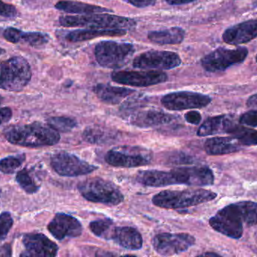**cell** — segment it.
<instances>
[{
  "label": "cell",
  "mask_w": 257,
  "mask_h": 257,
  "mask_svg": "<svg viewBox=\"0 0 257 257\" xmlns=\"http://www.w3.org/2000/svg\"><path fill=\"white\" fill-rule=\"evenodd\" d=\"M48 230L59 241L66 238H76L81 235L83 226L81 222L69 214L59 213L48 225Z\"/></svg>",
  "instance_id": "17"
},
{
  "label": "cell",
  "mask_w": 257,
  "mask_h": 257,
  "mask_svg": "<svg viewBox=\"0 0 257 257\" xmlns=\"http://www.w3.org/2000/svg\"><path fill=\"white\" fill-rule=\"evenodd\" d=\"M243 221L236 203L220 210L209 220L211 227L229 238L238 239L243 235Z\"/></svg>",
  "instance_id": "10"
},
{
  "label": "cell",
  "mask_w": 257,
  "mask_h": 257,
  "mask_svg": "<svg viewBox=\"0 0 257 257\" xmlns=\"http://www.w3.org/2000/svg\"><path fill=\"white\" fill-rule=\"evenodd\" d=\"M184 119L192 125H199L202 120V116L197 111H190L184 115Z\"/></svg>",
  "instance_id": "39"
},
{
  "label": "cell",
  "mask_w": 257,
  "mask_h": 257,
  "mask_svg": "<svg viewBox=\"0 0 257 257\" xmlns=\"http://www.w3.org/2000/svg\"><path fill=\"white\" fill-rule=\"evenodd\" d=\"M55 8L62 12L70 14H79V15H90L94 13H103L111 12V10L102 6L96 5L88 4L81 2L63 0L58 2L55 5Z\"/></svg>",
  "instance_id": "26"
},
{
  "label": "cell",
  "mask_w": 257,
  "mask_h": 257,
  "mask_svg": "<svg viewBox=\"0 0 257 257\" xmlns=\"http://www.w3.org/2000/svg\"><path fill=\"white\" fill-rule=\"evenodd\" d=\"M185 37V31L181 27H174L163 30H154L148 33L151 42L159 45H177L181 44Z\"/></svg>",
  "instance_id": "25"
},
{
  "label": "cell",
  "mask_w": 257,
  "mask_h": 257,
  "mask_svg": "<svg viewBox=\"0 0 257 257\" xmlns=\"http://www.w3.org/2000/svg\"><path fill=\"white\" fill-rule=\"evenodd\" d=\"M123 118L132 125L139 128H150L169 124L175 120V116L157 109H126Z\"/></svg>",
  "instance_id": "16"
},
{
  "label": "cell",
  "mask_w": 257,
  "mask_h": 257,
  "mask_svg": "<svg viewBox=\"0 0 257 257\" xmlns=\"http://www.w3.org/2000/svg\"><path fill=\"white\" fill-rule=\"evenodd\" d=\"M83 139L86 142L93 144H105L110 143L117 139L115 131L100 126H90L84 129Z\"/></svg>",
  "instance_id": "27"
},
{
  "label": "cell",
  "mask_w": 257,
  "mask_h": 257,
  "mask_svg": "<svg viewBox=\"0 0 257 257\" xmlns=\"http://www.w3.org/2000/svg\"><path fill=\"white\" fill-rule=\"evenodd\" d=\"M3 97L1 96V95H0V104H2V102H3Z\"/></svg>",
  "instance_id": "47"
},
{
  "label": "cell",
  "mask_w": 257,
  "mask_h": 257,
  "mask_svg": "<svg viewBox=\"0 0 257 257\" xmlns=\"http://www.w3.org/2000/svg\"><path fill=\"white\" fill-rule=\"evenodd\" d=\"M196 239L187 233H160L153 238L154 250L161 256H169L187 251Z\"/></svg>",
  "instance_id": "12"
},
{
  "label": "cell",
  "mask_w": 257,
  "mask_h": 257,
  "mask_svg": "<svg viewBox=\"0 0 257 257\" xmlns=\"http://www.w3.org/2000/svg\"><path fill=\"white\" fill-rule=\"evenodd\" d=\"M48 125L58 132H69L76 128L77 121L73 118L57 116L48 119Z\"/></svg>",
  "instance_id": "32"
},
{
  "label": "cell",
  "mask_w": 257,
  "mask_h": 257,
  "mask_svg": "<svg viewBox=\"0 0 257 257\" xmlns=\"http://www.w3.org/2000/svg\"><path fill=\"white\" fill-rule=\"evenodd\" d=\"M5 137L12 144L32 148L54 146L60 140L58 131L40 122L12 127Z\"/></svg>",
  "instance_id": "2"
},
{
  "label": "cell",
  "mask_w": 257,
  "mask_h": 257,
  "mask_svg": "<svg viewBox=\"0 0 257 257\" xmlns=\"http://www.w3.org/2000/svg\"><path fill=\"white\" fill-rule=\"evenodd\" d=\"M32 70L28 61L15 56L0 63V89L21 92L30 83Z\"/></svg>",
  "instance_id": "6"
},
{
  "label": "cell",
  "mask_w": 257,
  "mask_h": 257,
  "mask_svg": "<svg viewBox=\"0 0 257 257\" xmlns=\"http://www.w3.org/2000/svg\"><path fill=\"white\" fill-rule=\"evenodd\" d=\"M136 181L141 185L150 187H164L182 185L205 187L214 184L212 170L208 167H181L173 170H148L139 172Z\"/></svg>",
  "instance_id": "1"
},
{
  "label": "cell",
  "mask_w": 257,
  "mask_h": 257,
  "mask_svg": "<svg viewBox=\"0 0 257 257\" xmlns=\"http://www.w3.org/2000/svg\"><path fill=\"white\" fill-rule=\"evenodd\" d=\"M16 181L20 187L28 194H34L40 189V185L33 179V177L30 175V170H27V168L23 169L18 172Z\"/></svg>",
  "instance_id": "30"
},
{
  "label": "cell",
  "mask_w": 257,
  "mask_h": 257,
  "mask_svg": "<svg viewBox=\"0 0 257 257\" xmlns=\"http://www.w3.org/2000/svg\"><path fill=\"white\" fill-rule=\"evenodd\" d=\"M235 125L233 119L229 115L214 116L206 119L199 127L196 134L199 137H206L222 133H228Z\"/></svg>",
  "instance_id": "21"
},
{
  "label": "cell",
  "mask_w": 257,
  "mask_h": 257,
  "mask_svg": "<svg viewBox=\"0 0 257 257\" xmlns=\"http://www.w3.org/2000/svg\"><path fill=\"white\" fill-rule=\"evenodd\" d=\"M93 92L103 102L115 105L120 104L124 98L134 93L135 91L126 88L99 84L93 88Z\"/></svg>",
  "instance_id": "24"
},
{
  "label": "cell",
  "mask_w": 257,
  "mask_h": 257,
  "mask_svg": "<svg viewBox=\"0 0 257 257\" xmlns=\"http://www.w3.org/2000/svg\"><path fill=\"white\" fill-rule=\"evenodd\" d=\"M248 55L244 47L230 48H219L207 54L201 60L202 67L210 72H223L230 66L244 62Z\"/></svg>",
  "instance_id": "9"
},
{
  "label": "cell",
  "mask_w": 257,
  "mask_h": 257,
  "mask_svg": "<svg viewBox=\"0 0 257 257\" xmlns=\"http://www.w3.org/2000/svg\"><path fill=\"white\" fill-rule=\"evenodd\" d=\"M51 165L56 173L67 178L90 175L99 168L98 166L90 164L76 155L66 152L54 154L51 158Z\"/></svg>",
  "instance_id": "11"
},
{
  "label": "cell",
  "mask_w": 257,
  "mask_h": 257,
  "mask_svg": "<svg viewBox=\"0 0 257 257\" xmlns=\"http://www.w3.org/2000/svg\"><path fill=\"white\" fill-rule=\"evenodd\" d=\"M126 33V29L76 30L67 33L65 39L69 42H79L96 39L101 36H123Z\"/></svg>",
  "instance_id": "23"
},
{
  "label": "cell",
  "mask_w": 257,
  "mask_h": 257,
  "mask_svg": "<svg viewBox=\"0 0 257 257\" xmlns=\"http://www.w3.org/2000/svg\"><path fill=\"white\" fill-rule=\"evenodd\" d=\"M80 194L88 202L109 206L120 205L124 196L113 183L100 178H89L78 185Z\"/></svg>",
  "instance_id": "5"
},
{
  "label": "cell",
  "mask_w": 257,
  "mask_h": 257,
  "mask_svg": "<svg viewBox=\"0 0 257 257\" xmlns=\"http://www.w3.org/2000/svg\"><path fill=\"white\" fill-rule=\"evenodd\" d=\"M110 240L127 250H139L143 245V238L140 232L136 228L130 226H114Z\"/></svg>",
  "instance_id": "20"
},
{
  "label": "cell",
  "mask_w": 257,
  "mask_h": 257,
  "mask_svg": "<svg viewBox=\"0 0 257 257\" xmlns=\"http://www.w3.org/2000/svg\"><path fill=\"white\" fill-rule=\"evenodd\" d=\"M167 3L172 6H181V5L188 4L193 3L196 0H166Z\"/></svg>",
  "instance_id": "42"
},
{
  "label": "cell",
  "mask_w": 257,
  "mask_h": 257,
  "mask_svg": "<svg viewBox=\"0 0 257 257\" xmlns=\"http://www.w3.org/2000/svg\"><path fill=\"white\" fill-rule=\"evenodd\" d=\"M228 134H231L241 145L257 146V131L235 125Z\"/></svg>",
  "instance_id": "28"
},
{
  "label": "cell",
  "mask_w": 257,
  "mask_h": 257,
  "mask_svg": "<svg viewBox=\"0 0 257 257\" xmlns=\"http://www.w3.org/2000/svg\"><path fill=\"white\" fill-rule=\"evenodd\" d=\"M105 160L113 167H141L151 164L153 152L141 146H117L107 152Z\"/></svg>",
  "instance_id": "8"
},
{
  "label": "cell",
  "mask_w": 257,
  "mask_h": 257,
  "mask_svg": "<svg viewBox=\"0 0 257 257\" xmlns=\"http://www.w3.org/2000/svg\"><path fill=\"white\" fill-rule=\"evenodd\" d=\"M240 123L248 126L257 127V110L244 113L239 119Z\"/></svg>",
  "instance_id": "38"
},
{
  "label": "cell",
  "mask_w": 257,
  "mask_h": 257,
  "mask_svg": "<svg viewBox=\"0 0 257 257\" xmlns=\"http://www.w3.org/2000/svg\"><path fill=\"white\" fill-rule=\"evenodd\" d=\"M50 36L42 32H24L21 36V42H25L33 48H39L49 42Z\"/></svg>",
  "instance_id": "33"
},
{
  "label": "cell",
  "mask_w": 257,
  "mask_h": 257,
  "mask_svg": "<svg viewBox=\"0 0 257 257\" xmlns=\"http://www.w3.org/2000/svg\"><path fill=\"white\" fill-rule=\"evenodd\" d=\"M60 25L65 27H87L90 29H128L136 22L132 18L111 14H90L79 16H61Z\"/></svg>",
  "instance_id": "4"
},
{
  "label": "cell",
  "mask_w": 257,
  "mask_h": 257,
  "mask_svg": "<svg viewBox=\"0 0 257 257\" xmlns=\"http://www.w3.org/2000/svg\"><path fill=\"white\" fill-rule=\"evenodd\" d=\"M211 102L208 95L191 92H177L168 94L161 99L165 108L172 111L203 108Z\"/></svg>",
  "instance_id": "15"
},
{
  "label": "cell",
  "mask_w": 257,
  "mask_h": 257,
  "mask_svg": "<svg viewBox=\"0 0 257 257\" xmlns=\"http://www.w3.org/2000/svg\"><path fill=\"white\" fill-rule=\"evenodd\" d=\"M13 223V218L10 213L3 212L0 214V241H3L7 237Z\"/></svg>",
  "instance_id": "35"
},
{
  "label": "cell",
  "mask_w": 257,
  "mask_h": 257,
  "mask_svg": "<svg viewBox=\"0 0 257 257\" xmlns=\"http://www.w3.org/2000/svg\"><path fill=\"white\" fill-rule=\"evenodd\" d=\"M12 252H11V247L9 244H6L4 247H0V256H11Z\"/></svg>",
  "instance_id": "44"
},
{
  "label": "cell",
  "mask_w": 257,
  "mask_h": 257,
  "mask_svg": "<svg viewBox=\"0 0 257 257\" xmlns=\"http://www.w3.org/2000/svg\"><path fill=\"white\" fill-rule=\"evenodd\" d=\"M256 62H257V55H256Z\"/></svg>",
  "instance_id": "48"
},
{
  "label": "cell",
  "mask_w": 257,
  "mask_h": 257,
  "mask_svg": "<svg viewBox=\"0 0 257 257\" xmlns=\"http://www.w3.org/2000/svg\"><path fill=\"white\" fill-rule=\"evenodd\" d=\"M241 146L234 137H212L205 141L204 148L208 155H220L238 152Z\"/></svg>",
  "instance_id": "22"
},
{
  "label": "cell",
  "mask_w": 257,
  "mask_h": 257,
  "mask_svg": "<svg viewBox=\"0 0 257 257\" xmlns=\"http://www.w3.org/2000/svg\"><path fill=\"white\" fill-rule=\"evenodd\" d=\"M12 117V111L9 107L0 108V125L9 122Z\"/></svg>",
  "instance_id": "40"
},
{
  "label": "cell",
  "mask_w": 257,
  "mask_h": 257,
  "mask_svg": "<svg viewBox=\"0 0 257 257\" xmlns=\"http://www.w3.org/2000/svg\"><path fill=\"white\" fill-rule=\"evenodd\" d=\"M157 0H128L132 6L137 8H146L155 5Z\"/></svg>",
  "instance_id": "41"
},
{
  "label": "cell",
  "mask_w": 257,
  "mask_h": 257,
  "mask_svg": "<svg viewBox=\"0 0 257 257\" xmlns=\"http://www.w3.org/2000/svg\"><path fill=\"white\" fill-rule=\"evenodd\" d=\"M202 256H219V255L214 253H206L202 254Z\"/></svg>",
  "instance_id": "45"
},
{
  "label": "cell",
  "mask_w": 257,
  "mask_h": 257,
  "mask_svg": "<svg viewBox=\"0 0 257 257\" xmlns=\"http://www.w3.org/2000/svg\"><path fill=\"white\" fill-rule=\"evenodd\" d=\"M18 10L15 6L0 0V16L4 18H15L18 16Z\"/></svg>",
  "instance_id": "37"
},
{
  "label": "cell",
  "mask_w": 257,
  "mask_h": 257,
  "mask_svg": "<svg viewBox=\"0 0 257 257\" xmlns=\"http://www.w3.org/2000/svg\"><path fill=\"white\" fill-rule=\"evenodd\" d=\"M111 78L118 84L143 88L165 82L168 80V75L158 70H121L112 72Z\"/></svg>",
  "instance_id": "14"
},
{
  "label": "cell",
  "mask_w": 257,
  "mask_h": 257,
  "mask_svg": "<svg viewBox=\"0 0 257 257\" xmlns=\"http://www.w3.org/2000/svg\"><path fill=\"white\" fill-rule=\"evenodd\" d=\"M21 33L22 30H18L15 27H8L3 32V37L8 42L17 44L21 42Z\"/></svg>",
  "instance_id": "36"
},
{
  "label": "cell",
  "mask_w": 257,
  "mask_h": 257,
  "mask_svg": "<svg viewBox=\"0 0 257 257\" xmlns=\"http://www.w3.org/2000/svg\"><path fill=\"white\" fill-rule=\"evenodd\" d=\"M114 227L113 220L107 218L92 221L89 225L90 231L96 236L105 240H110V235Z\"/></svg>",
  "instance_id": "29"
},
{
  "label": "cell",
  "mask_w": 257,
  "mask_h": 257,
  "mask_svg": "<svg viewBox=\"0 0 257 257\" xmlns=\"http://www.w3.org/2000/svg\"><path fill=\"white\" fill-rule=\"evenodd\" d=\"M257 38V20H249L232 26L223 33V40L229 45L247 43Z\"/></svg>",
  "instance_id": "19"
},
{
  "label": "cell",
  "mask_w": 257,
  "mask_h": 257,
  "mask_svg": "<svg viewBox=\"0 0 257 257\" xmlns=\"http://www.w3.org/2000/svg\"><path fill=\"white\" fill-rule=\"evenodd\" d=\"M6 53V50L3 49V48H0V56L2 55V54H5Z\"/></svg>",
  "instance_id": "46"
},
{
  "label": "cell",
  "mask_w": 257,
  "mask_h": 257,
  "mask_svg": "<svg viewBox=\"0 0 257 257\" xmlns=\"http://www.w3.org/2000/svg\"><path fill=\"white\" fill-rule=\"evenodd\" d=\"M181 64V57L176 53L154 50L139 54L133 63L135 68L144 69H171Z\"/></svg>",
  "instance_id": "13"
},
{
  "label": "cell",
  "mask_w": 257,
  "mask_h": 257,
  "mask_svg": "<svg viewBox=\"0 0 257 257\" xmlns=\"http://www.w3.org/2000/svg\"><path fill=\"white\" fill-rule=\"evenodd\" d=\"M24 160H25L24 154L3 158L0 161V172L6 175L15 173L16 170L22 165Z\"/></svg>",
  "instance_id": "34"
},
{
  "label": "cell",
  "mask_w": 257,
  "mask_h": 257,
  "mask_svg": "<svg viewBox=\"0 0 257 257\" xmlns=\"http://www.w3.org/2000/svg\"><path fill=\"white\" fill-rule=\"evenodd\" d=\"M243 221L247 226L257 224V203L253 202H241L236 203Z\"/></svg>",
  "instance_id": "31"
},
{
  "label": "cell",
  "mask_w": 257,
  "mask_h": 257,
  "mask_svg": "<svg viewBox=\"0 0 257 257\" xmlns=\"http://www.w3.org/2000/svg\"><path fill=\"white\" fill-rule=\"evenodd\" d=\"M22 241L26 251L21 256L54 257L58 253L57 244L42 233L25 234Z\"/></svg>",
  "instance_id": "18"
},
{
  "label": "cell",
  "mask_w": 257,
  "mask_h": 257,
  "mask_svg": "<svg viewBox=\"0 0 257 257\" xmlns=\"http://www.w3.org/2000/svg\"><path fill=\"white\" fill-rule=\"evenodd\" d=\"M247 105L249 107L257 110V94L252 95L247 100Z\"/></svg>",
  "instance_id": "43"
},
{
  "label": "cell",
  "mask_w": 257,
  "mask_h": 257,
  "mask_svg": "<svg viewBox=\"0 0 257 257\" xmlns=\"http://www.w3.org/2000/svg\"><path fill=\"white\" fill-rule=\"evenodd\" d=\"M217 196L214 192L205 190H165L156 194L152 202L164 209H181L211 202Z\"/></svg>",
  "instance_id": "3"
},
{
  "label": "cell",
  "mask_w": 257,
  "mask_h": 257,
  "mask_svg": "<svg viewBox=\"0 0 257 257\" xmlns=\"http://www.w3.org/2000/svg\"><path fill=\"white\" fill-rule=\"evenodd\" d=\"M135 52L133 45L114 41H102L96 45L94 54L100 66L110 69L120 68Z\"/></svg>",
  "instance_id": "7"
}]
</instances>
